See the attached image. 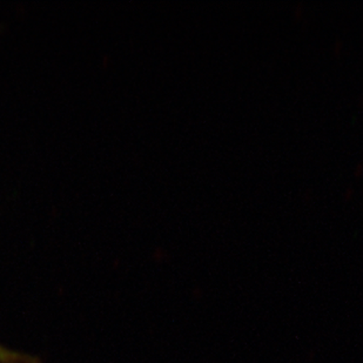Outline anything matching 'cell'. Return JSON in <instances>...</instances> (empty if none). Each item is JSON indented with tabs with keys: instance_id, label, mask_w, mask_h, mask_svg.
<instances>
[{
	"instance_id": "obj_1",
	"label": "cell",
	"mask_w": 363,
	"mask_h": 363,
	"mask_svg": "<svg viewBox=\"0 0 363 363\" xmlns=\"http://www.w3.org/2000/svg\"><path fill=\"white\" fill-rule=\"evenodd\" d=\"M0 363H35V360L0 346Z\"/></svg>"
}]
</instances>
